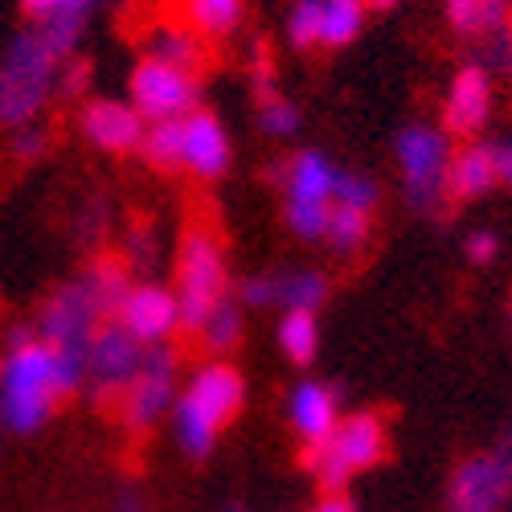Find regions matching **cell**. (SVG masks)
<instances>
[{"label": "cell", "instance_id": "6da1fadb", "mask_svg": "<svg viewBox=\"0 0 512 512\" xmlns=\"http://www.w3.org/2000/svg\"><path fill=\"white\" fill-rule=\"evenodd\" d=\"M136 275L127 271L119 254H95L82 267V275L58 283L37 308V336L74 369L78 377L87 373V353L95 345V336L115 320L123 295L132 291Z\"/></svg>", "mask_w": 512, "mask_h": 512}, {"label": "cell", "instance_id": "7a4b0ae2", "mask_svg": "<svg viewBox=\"0 0 512 512\" xmlns=\"http://www.w3.org/2000/svg\"><path fill=\"white\" fill-rule=\"evenodd\" d=\"M82 394V377L37 336L33 324L5 332L0 353V431L29 439L46 426L62 402Z\"/></svg>", "mask_w": 512, "mask_h": 512}, {"label": "cell", "instance_id": "3957f363", "mask_svg": "<svg viewBox=\"0 0 512 512\" xmlns=\"http://www.w3.org/2000/svg\"><path fill=\"white\" fill-rule=\"evenodd\" d=\"M246 406V377L230 357L201 361L181 386V398L168 414V435L185 459H209L218 451L226 426Z\"/></svg>", "mask_w": 512, "mask_h": 512}, {"label": "cell", "instance_id": "277c9868", "mask_svg": "<svg viewBox=\"0 0 512 512\" xmlns=\"http://www.w3.org/2000/svg\"><path fill=\"white\" fill-rule=\"evenodd\" d=\"M62 66L66 62L46 46V37L33 25L9 41L0 54V127L5 132L41 123L46 107L58 99Z\"/></svg>", "mask_w": 512, "mask_h": 512}, {"label": "cell", "instance_id": "5b68a950", "mask_svg": "<svg viewBox=\"0 0 512 512\" xmlns=\"http://www.w3.org/2000/svg\"><path fill=\"white\" fill-rule=\"evenodd\" d=\"M271 181L283 185V222L300 242H324L332 209H336V185L340 164L320 148H300L283 164L271 168Z\"/></svg>", "mask_w": 512, "mask_h": 512}, {"label": "cell", "instance_id": "8992f818", "mask_svg": "<svg viewBox=\"0 0 512 512\" xmlns=\"http://www.w3.org/2000/svg\"><path fill=\"white\" fill-rule=\"evenodd\" d=\"M173 291L181 304V328L197 332L209 312L222 300H230V259L218 230L209 226H189L177 242V259H173Z\"/></svg>", "mask_w": 512, "mask_h": 512}, {"label": "cell", "instance_id": "52a82bcc", "mask_svg": "<svg viewBox=\"0 0 512 512\" xmlns=\"http://www.w3.org/2000/svg\"><path fill=\"white\" fill-rule=\"evenodd\" d=\"M386 443H390L386 418L373 410H353L340 418V426L320 447L304 451V463L312 467V476L324 492H345L361 472L386 459Z\"/></svg>", "mask_w": 512, "mask_h": 512}, {"label": "cell", "instance_id": "ba28073f", "mask_svg": "<svg viewBox=\"0 0 512 512\" xmlns=\"http://www.w3.org/2000/svg\"><path fill=\"white\" fill-rule=\"evenodd\" d=\"M455 144L435 123H406L394 140V164L402 197L414 213H431L447 201V177H451Z\"/></svg>", "mask_w": 512, "mask_h": 512}, {"label": "cell", "instance_id": "9c48e42d", "mask_svg": "<svg viewBox=\"0 0 512 512\" xmlns=\"http://www.w3.org/2000/svg\"><path fill=\"white\" fill-rule=\"evenodd\" d=\"M177 398H181V349L156 345V349H148L140 377L119 398L115 418H119V426L127 435L144 439V435L156 431L160 422H168Z\"/></svg>", "mask_w": 512, "mask_h": 512}, {"label": "cell", "instance_id": "30bf717a", "mask_svg": "<svg viewBox=\"0 0 512 512\" xmlns=\"http://www.w3.org/2000/svg\"><path fill=\"white\" fill-rule=\"evenodd\" d=\"M127 99L148 123L164 119H185L201 107V82L197 70L160 62V58H140L127 74Z\"/></svg>", "mask_w": 512, "mask_h": 512}, {"label": "cell", "instance_id": "8fae6325", "mask_svg": "<svg viewBox=\"0 0 512 512\" xmlns=\"http://www.w3.org/2000/svg\"><path fill=\"white\" fill-rule=\"evenodd\" d=\"M148 349L127 332L123 324H107L87 353V373H82V398L91 406H119L127 386L140 377Z\"/></svg>", "mask_w": 512, "mask_h": 512}, {"label": "cell", "instance_id": "7c38bea8", "mask_svg": "<svg viewBox=\"0 0 512 512\" xmlns=\"http://www.w3.org/2000/svg\"><path fill=\"white\" fill-rule=\"evenodd\" d=\"M447 512H504L512 504V463L496 451H480L455 463L443 492Z\"/></svg>", "mask_w": 512, "mask_h": 512}, {"label": "cell", "instance_id": "4fadbf2b", "mask_svg": "<svg viewBox=\"0 0 512 512\" xmlns=\"http://www.w3.org/2000/svg\"><path fill=\"white\" fill-rule=\"evenodd\" d=\"M492 107H496V78L480 62H463L447 78L439 127L451 140H480V132L492 119Z\"/></svg>", "mask_w": 512, "mask_h": 512}, {"label": "cell", "instance_id": "5bb4252c", "mask_svg": "<svg viewBox=\"0 0 512 512\" xmlns=\"http://www.w3.org/2000/svg\"><path fill=\"white\" fill-rule=\"evenodd\" d=\"M115 324H123L144 349L173 345V336L181 332V304L177 291L160 279H136L132 291L123 295V304L115 312Z\"/></svg>", "mask_w": 512, "mask_h": 512}, {"label": "cell", "instance_id": "9a60e30c", "mask_svg": "<svg viewBox=\"0 0 512 512\" xmlns=\"http://www.w3.org/2000/svg\"><path fill=\"white\" fill-rule=\"evenodd\" d=\"M78 132L103 156H132L144 144L148 119L132 107V99L91 95V99H82V107H78Z\"/></svg>", "mask_w": 512, "mask_h": 512}, {"label": "cell", "instance_id": "2e32d148", "mask_svg": "<svg viewBox=\"0 0 512 512\" xmlns=\"http://www.w3.org/2000/svg\"><path fill=\"white\" fill-rule=\"evenodd\" d=\"M234 164V140L218 111L197 107L181 119V168L197 181H222Z\"/></svg>", "mask_w": 512, "mask_h": 512}, {"label": "cell", "instance_id": "e0dca14e", "mask_svg": "<svg viewBox=\"0 0 512 512\" xmlns=\"http://www.w3.org/2000/svg\"><path fill=\"white\" fill-rule=\"evenodd\" d=\"M345 418L340 410V390L332 381H320V377H304L295 381L291 394H287V426L295 431V439L304 443V451L320 447L336 426Z\"/></svg>", "mask_w": 512, "mask_h": 512}, {"label": "cell", "instance_id": "ac0fdd59", "mask_svg": "<svg viewBox=\"0 0 512 512\" xmlns=\"http://www.w3.org/2000/svg\"><path fill=\"white\" fill-rule=\"evenodd\" d=\"M500 185L496 168V148L492 140H463L451 156V177H447V197L451 201H480Z\"/></svg>", "mask_w": 512, "mask_h": 512}, {"label": "cell", "instance_id": "d6986e66", "mask_svg": "<svg viewBox=\"0 0 512 512\" xmlns=\"http://www.w3.org/2000/svg\"><path fill=\"white\" fill-rule=\"evenodd\" d=\"M103 5H111V0H66V5H62L50 21H41V25H33V29L46 37V46H50L62 62H70V58H78L82 37H87V29H91V21L99 17Z\"/></svg>", "mask_w": 512, "mask_h": 512}, {"label": "cell", "instance_id": "ffe728a7", "mask_svg": "<svg viewBox=\"0 0 512 512\" xmlns=\"http://www.w3.org/2000/svg\"><path fill=\"white\" fill-rule=\"evenodd\" d=\"M443 21L455 37L488 41L512 25V0H443Z\"/></svg>", "mask_w": 512, "mask_h": 512}, {"label": "cell", "instance_id": "44dd1931", "mask_svg": "<svg viewBox=\"0 0 512 512\" xmlns=\"http://www.w3.org/2000/svg\"><path fill=\"white\" fill-rule=\"evenodd\" d=\"M144 58H160V62L197 70L205 58V41L185 21H160L144 33Z\"/></svg>", "mask_w": 512, "mask_h": 512}, {"label": "cell", "instance_id": "7402d4cb", "mask_svg": "<svg viewBox=\"0 0 512 512\" xmlns=\"http://www.w3.org/2000/svg\"><path fill=\"white\" fill-rule=\"evenodd\" d=\"M201 41H222L234 37L246 21V0H185L181 17Z\"/></svg>", "mask_w": 512, "mask_h": 512}, {"label": "cell", "instance_id": "603a6c76", "mask_svg": "<svg viewBox=\"0 0 512 512\" xmlns=\"http://www.w3.org/2000/svg\"><path fill=\"white\" fill-rule=\"evenodd\" d=\"M275 345L291 365L308 369L320 357V316L316 312H283L275 324Z\"/></svg>", "mask_w": 512, "mask_h": 512}, {"label": "cell", "instance_id": "cb8c5ba5", "mask_svg": "<svg viewBox=\"0 0 512 512\" xmlns=\"http://www.w3.org/2000/svg\"><path fill=\"white\" fill-rule=\"evenodd\" d=\"M328 275L316 271V267H291V271H279V308L283 312H316L328 304Z\"/></svg>", "mask_w": 512, "mask_h": 512}, {"label": "cell", "instance_id": "d4e9b609", "mask_svg": "<svg viewBox=\"0 0 512 512\" xmlns=\"http://www.w3.org/2000/svg\"><path fill=\"white\" fill-rule=\"evenodd\" d=\"M242 336H246V308L234 300V295L213 308L209 320L197 328V340L209 349V357H230L242 345Z\"/></svg>", "mask_w": 512, "mask_h": 512}, {"label": "cell", "instance_id": "484cf974", "mask_svg": "<svg viewBox=\"0 0 512 512\" xmlns=\"http://www.w3.org/2000/svg\"><path fill=\"white\" fill-rule=\"evenodd\" d=\"M365 5L361 0H324L320 13V46L324 50H345L365 29Z\"/></svg>", "mask_w": 512, "mask_h": 512}, {"label": "cell", "instance_id": "4316f807", "mask_svg": "<svg viewBox=\"0 0 512 512\" xmlns=\"http://www.w3.org/2000/svg\"><path fill=\"white\" fill-rule=\"evenodd\" d=\"M140 156H144V164L156 168V173H177V168H181V119L148 123Z\"/></svg>", "mask_w": 512, "mask_h": 512}, {"label": "cell", "instance_id": "83f0119b", "mask_svg": "<svg viewBox=\"0 0 512 512\" xmlns=\"http://www.w3.org/2000/svg\"><path fill=\"white\" fill-rule=\"evenodd\" d=\"M369 230H373V218L369 213H357V209H332V222H328V234H324V246L340 259L357 254L365 242H369Z\"/></svg>", "mask_w": 512, "mask_h": 512}, {"label": "cell", "instance_id": "f1b7e54d", "mask_svg": "<svg viewBox=\"0 0 512 512\" xmlns=\"http://www.w3.org/2000/svg\"><path fill=\"white\" fill-rule=\"evenodd\" d=\"M119 259L127 263V271L148 279L156 267H160V234L152 222H136V226H127L123 234V246H119Z\"/></svg>", "mask_w": 512, "mask_h": 512}, {"label": "cell", "instance_id": "f546056e", "mask_svg": "<svg viewBox=\"0 0 512 512\" xmlns=\"http://www.w3.org/2000/svg\"><path fill=\"white\" fill-rule=\"evenodd\" d=\"M320 13H324V0H291V9L283 17V33L295 50L320 46Z\"/></svg>", "mask_w": 512, "mask_h": 512}, {"label": "cell", "instance_id": "4dcf8cb0", "mask_svg": "<svg viewBox=\"0 0 512 512\" xmlns=\"http://www.w3.org/2000/svg\"><path fill=\"white\" fill-rule=\"evenodd\" d=\"M300 107H295L287 95H267L259 99V127H263V136L271 140H295L300 136Z\"/></svg>", "mask_w": 512, "mask_h": 512}, {"label": "cell", "instance_id": "1f68e13d", "mask_svg": "<svg viewBox=\"0 0 512 512\" xmlns=\"http://www.w3.org/2000/svg\"><path fill=\"white\" fill-rule=\"evenodd\" d=\"M107 234H111V197L107 193H87L78 205V218H74V238L95 246Z\"/></svg>", "mask_w": 512, "mask_h": 512}, {"label": "cell", "instance_id": "d6a6232c", "mask_svg": "<svg viewBox=\"0 0 512 512\" xmlns=\"http://www.w3.org/2000/svg\"><path fill=\"white\" fill-rule=\"evenodd\" d=\"M336 205L340 209H357V213H369L381 205V185L365 173H353V168H340V185H336Z\"/></svg>", "mask_w": 512, "mask_h": 512}, {"label": "cell", "instance_id": "836d02e7", "mask_svg": "<svg viewBox=\"0 0 512 512\" xmlns=\"http://www.w3.org/2000/svg\"><path fill=\"white\" fill-rule=\"evenodd\" d=\"M234 300L246 308V312H267V308H279V271H259V275H246L238 283V295Z\"/></svg>", "mask_w": 512, "mask_h": 512}, {"label": "cell", "instance_id": "e575fe53", "mask_svg": "<svg viewBox=\"0 0 512 512\" xmlns=\"http://www.w3.org/2000/svg\"><path fill=\"white\" fill-rule=\"evenodd\" d=\"M50 140L54 136H50L46 123H29V127H17V132H9V152L21 164H37V160H46Z\"/></svg>", "mask_w": 512, "mask_h": 512}, {"label": "cell", "instance_id": "d590c367", "mask_svg": "<svg viewBox=\"0 0 512 512\" xmlns=\"http://www.w3.org/2000/svg\"><path fill=\"white\" fill-rule=\"evenodd\" d=\"M492 78H512V25H504L500 33H492L484 41V50L476 58Z\"/></svg>", "mask_w": 512, "mask_h": 512}, {"label": "cell", "instance_id": "8d00e7d4", "mask_svg": "<svg viewBox=\"0 0 512 512\" xmlns=\"http://www.w3.org/2000/svg\"><path fill=\"white\" fill-rule=\"evenodd\" d=\"M246 70H250V82H254V99L279 95V87H275V54L267 50V41H254Z\"/></svg>", "mask_w": 512, "mask_h": 512}, {"label": "cell", "instance_id": "74e56055", "mask_svg": "<svg viewBox=\"0 0 512 512\" xmlns=\"http://www.w3.org/2000/svg\"><path fill=\"white\" fill-rule=\"evenodd\" d=\"M463 254H467V263H472V267H492L500 259L496 230H472V234L463 238Z\"/></svg>", "mask_w": 512, "mask_h": 512}, {"label": "cell", "instance_id": "f35d334b", "mask_svg": "<svg viewBox=\"0 0 512 512\" xmlns=\"http://www.w3.org/2000/svg\"><path fill=\"white\" fill-rule=\"evenodd\" d=\"M87 87H91V66L82 62V58H70V62L62 66L58 95H62V99H78V95H87Z\"/></svg>", "mask_w": 512, "mask_h": 512}, {"label": "cell", "instance_id": "ab89813d", "mask_svg": "<svg viewBox=\"0 0 512 512\" xmlns=\"http://www.w3.org/2000/svg\"><path fill=\"white\" fill-rule=\"evenodd\" d=\"M103 512H152V504H148V496H144L140 488L127 484V488H119V492L103 504Z\"/></svg>", "mask_w": 512, "mask_h": 512}, {"label": "cell", "instance_id": "60d3db41", "mask_svg": "<svg viewBox=\"0 0 512 512\" xmlns=\"http://www.w3.org/2000/svg\"><path fill=\"white\" fill-rule=\"evenodd\" d=\"M492 148H496V168H500V185H504V189H512V132L496 136V140H492Z\"/></svg>", "mask_w": 512, "mask_h": 512}, {"label": "cell", "instance_id": "b9f144b4", "mask_svg": "<svg viewBox=\"0 0 512 512\" xmlns=\"http://www.w3.org/2000/svg\"><path fill=\"white\" fill-rule=\"evenodd\" d=\"M62 5L66 0H21V13L29 17V25H41V21H50Z\"/></svg>", "mask_w": 512, "mask_h": 512}, {"label": "cell", "instance_id": "7bdbcfd3", "mask_svg": "<svg viewBox=\"0 0 512 512\" xmlns=\"http://www.w3.org/2000/svg\"><path fill=\"white\" fill-rule=\"evenodd\" d=\"M308 512H357V508H353V500L345 492H324Z\"/></svg>", "mask_w": 512, "mask_h": 512}, {"label": "cell", "instance_id": "ee69618b", "mask_svg": "<svg viewBox=\"0 0 512 512\" xmlns=\"http://www.w3.org/2000/svg\"><path fill=\"white\" fill-rule=\"evenodd\" d=\"M504 463H512V414L504 418V426H500V439H496V447H492Z\"/></svg>", "mask_w": 512, "mask_h": 512}, {"label": "cell", "instance_id": "f6af8a7d", "mask_svg": "<svg viewBox=\"0 0 512 512\" xmlns=\"http://www.w3.org/2000/svg\"><path fill=\"white\" fill-rule=\"evenodd\" d=\"M365 9H394V5H402V0H361Z\"/></svg>", "mask_w": 512, "mask_h": 512}, {"label": "cell", "instance_id": "bcb514c9", "mask_svg": "<svg viewBox=\"0 0 512 512\" xmlns=\"http://www.w3.org/2000/svg\"><path fill=\"white\" fill-rule=\"evenodd\" d=\"M218 512H250V508H246V504H238V500H230V504H222Z\"/></svg>", "mask_w": 512, "mask_h": 512}]
</instances>
